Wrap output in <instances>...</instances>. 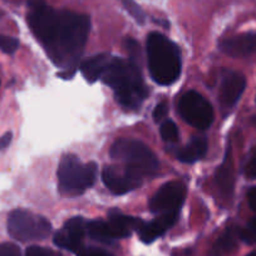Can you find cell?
<instances>
[{"instance_id": "1", "label": "cell", "mask_w": 256, "mask_h": 256, "mask_svg": "<svg viewBox=\"0 0 256 256\" xmlns=\"http://www.w3.org/2000/svg\"><path fill=\"white\" fill-rule=\"evenodd\" d=\"M28 24L36 38L40 42L46 54L59 73L70 80L76 72L82 52L87 43L90 22L84 14L70 10H56L44 0H28Z\"/></svg>"}, {"instance_id": "2", "label": "cell", "mask_w": 256, "mask_h": 256, "mask_svg": "<svg viewBox=\"0 0 256 256\" xmlns=\"http://www.w3.org/2000/svg\"><path fill=\"white\" fill-rule=\"evenodd\" d=\"M102 78L103 82L114 90L116 98L123 107H140L147 97V88L141 72L132 60L110 59Z\"/></svg>"}, {"instance_id": "3", "label": "cell", "mask_w": 256, "mask_h": 256, "mask_svg": "<svg viewBox=\"0 0 256 256\" xmlns=\"http://www.w3.org/2000/svg\"><path fill=\"white\" fill-rule=\"evenodd\" d=\"M148 70L152 80L161 86H170L181 74V54L174 43L161 33H151L147 38Z\"/></svg>"}, {"instance_id": "4", "label": "cell", "mask_w": 256, "mask_h": 256, "mask_svg": "<svg viewBox=\"0 0 256 256\" xmlns=\"http://www.w3.org/2000/svg\"><path fill=\"white\" fill-rule=\"evenodd\" d=\"M98 167L94 162L83 164L74 154H64L58 168L59 190L67 196H78L93 186Z\"/></svg>"}, {"instance_id": "5", "label": "cell", "mask_w": 256, "mask_h": 256, "mask_svg": "<svg viewBox=\"0 0 256 256\" xmlns=\"http://www.w3.org/2000/svg\"><path fill=\"white\" fill-rule=\"evenodd\" d=\"M110 157L124 166L136 170L144 176L156 174L158 161L148 146L137 140L120 138L110 147Z\"/></svg>"}, {"instance_id": "6", "label": "cell", "mask_w": 256, "mask_h": 256, "mask_svg": "<svg viewBox=\"0 0 256 256\" xmlns=\"http://www.w3.org/2000/svg\"><path fill=\"white\" fill-rule=\"evenodd\" d=\"M8 231L18 241H39L50 235L52 225L43 216L26 210H14L8 218Z\"/></svg>"}, {"instance_id": "7", "label": "cell", "mask_w": 256, "mask_h": 256, "mask_svg": "<svg viewBox=\"0 0 256 256\" xmlns=\"http://www.w3.org/2000/svg\"><path fill=\"white\" fill-rule=\"evenodd\" d=\"M181 117L192 127L206 130L214 120V110L208 100L196 90L184 93L178 103Z\"/></svg>"}, {"instance_id": "8", "label": "cell", "mask_w": 256, "mask_h": 256, "mask_svg": "<svg viewBox=\"0 0 256 256\" xmlns=\"http://www.w3.org/2000/svg\"><path fill=\"white\" fill-rule=\"evenodd\" d=\"M186 198V187L181 182L172 181L164 184L154 195L150 201V210L157 215L176 214L178 215L180 208Z\"/></svg>"}, {"instance_id": "9", "label": "cell", "mask_w": 256, "mask_h": 256, "mask_svg": "<svg viewBox=\"0 0 256 256\" xmlns=\"http://www.w3.org/2000/svg\"><path fill=\"white\" fill-rule=\"evenodd\" d=\"M144 174L128 166H106L102 172V180L114 195H124L127 192L141 186Z\"/></svg>"}, {"instance_id": "10", "label": "cell", "mask_w": 256, "mask_h": 256, "mask_svg": "<svg viewBox=\"0 0 256 256\" xmlns=\"http://www.w3.org/2000/svg\"><path fill=\"white\" fill-rule=\"evenodd\" d=\"M87 232V222L83 218L76 216L64 224L60 231L54 235V244L62 248L78 254L83 248V238Z\"/></svg>"}, {"instance_id": "11", "label": "cell", "mask_w": 256, "mask_h": 256, "mask_svg": "<svg viewBox=\"0 0 256 256\" xmlns=\"http://www.w3.org/2000/svg\"><path fill=\"white\" fill-rule=\"evenodd\" d=\"M246 87V80L240 73L231 72L225 76L220 87V103L224 110H230L240 100Z\"/></svg>"}, {"instance_id": "12", "label": "cell", "mask_w": 256, "mask_h": 256, "mask_svg": "<svg viewBox=\"0 0 256 256\" xmlns=\"http://www.w3.org/2000/svg\"><path fill=\"white\" fill-rule=\"evenodd\" d=\"M220 48L224 53L235 58L248 56L256 52V32L238 34L221 42Z\"/></svg>"}, {"instance_id": "13", "label": "cell", "mask_w": 256, "mask_h": 256, "mask_svg": "<svg viewBox=\"0 0 256 256\" xmlns=\"http://www.w3.org/2000/svg\"><path fill=\"white\" fill-rule=\"evenodd\" d=\"M107 224L113 238L117 240V238L131 236L134 231L138 230L142 224V220L141 218H132V216L123 215L120 211L113 210L110 212Z\"/></svg>"}, {"instance_id": "14", "label": "cell", "mask_w": 256, "mask_h": 256, "mask_svg": "<svg viewBox=\"0 0 256 256\" xmlns=\"http://www.w3.org/2000/svg\"><path fill=\"white\" fill-rule=\"evenodd\" d=\"M177 216L178 215H176V214H166V215H158V218L151 222L142 221L137 232L140 234V238L144 242H152L174 226V224L177 220Z\"/></svg>"}, {"instance_id": "15", "label": "cell", "mask_w": 256, "mask_h": 256, "mask_svg": "<svg viewBox=\"0 0 256 256\" xmlns=\"http://www.w3.org/2000/svg\"><path fill=\"white\" fill-rule=\"evenodd\" d=\"M110 60V56L103 53L92 56V58L83 62L82 66H80V72H82L86 80L90 83H94L96 80L102 78L106 70H107Z\"/></svg>"}, {"instance_id": "16", "label": "cell", "mask_w": 256, "mask_h": 256, "mask_svg": "<svg viewBox=\"0 0 256 256\" xmlns=\"http://www.w3.org/2000/svg\"><path fill=\"white\" fill-rule=\"evenodd\" d=\"M216 182H218L221 194L225 198H230L232 196L234 191V164L230 148L226 152L225 161L218 167V172H216Z\"/></svg>"}, {"instance_id": "17", "label": "cell", "mask_w": 256, "mask_h": 256, "mask_svg": "<svg viewBox=\"0 0 256 256\" xmlns=\"http://www.w3.org/2000/svg\"><path fill=\"white\" fill-rule=\"evenodd\" d=\"M208 152V141L204 137H194L184 148L178 152L177 157L181 162L192 164L202 158Z\"/></svg>"}, {"instance_id": "18", "label": "cell", "mask_w": 256, "mask_h": 256, "mask_svg": "<svg viewBox=\"0 0 256 256\" xmlns=\"http://www.w3.org/2000/svg\"><path fill=\"white\" fill-rule=\"evenodd\" d=\"M87 232L93 240L100 241V242L110 244L114 240L106 221L94 220L87 222Z\"/></svg>"}, {"instance_id": "19", "label": "cell", "mask_w": 256, "mask_h": 256, "mask_svg": "<svg viewBox=\"0 0 256 256\" xmlns=\"http://www.w3.org/2000/svg\"><path fill=\"white\" fill-rule=\"evenodd\" d=\"M240 232L236 231L234 228H230L220 238H218V244H216V248L220 251H228L235 248L236 240H238Z\"/></svg>"}, {"instance_id": "20", "label": "cell", "mask_w": 256, "mask_h": 256, "mask_svg": "<svg viewBox=\"0 0 256 256\" xmlns=\"http://www.w3.org/2000/svg\"><path fill=\"white\" fill-rule=\"evenodd\" d=\"M122 4L126 10L130 13V16L140 24H144L146 20V14L142 10L141 6L134 2V0H122Z\"/></svg>"}, {"instance_id": "21", "label": "cell", "mask_w": 256, "mask_h": 256, "mask_svg": "<svg viewBox=\"0 0 256 256\" xmlns=\"http://www.w3.org/2000/svg\"><path fill=\"white\" fill-rule=\"evenodd\" d=\"M161 137L166 142H177L178 140V130H177L176 123L172 120H166L161 126Z\"/></svg>"}, {"instance_id": "22", "label": "cell", "mask_w": 256, "mask_h": 256, "mask_svg": "<svg viewBox=\"0 0 256 256\" xmlns=\"http://www.w3.org/2000/svg\"><path fill=\"white\" fill-rule=\"evenodd\" d=\"M19 40L13 36H0V49L6 54H13L18 49Z\"/></svg>"}, {"instance_id": "23", "label": "cell", "mask_w": 256, "mask_h": 256, "mask_svg": "<svg viewBox=\"0 0 256 256\" xmlns=\"http://www.w3.org/2000/svg\"><path fill=\"white\" fill-rule=\"evenodd\" d=\"M240 236L246 242H256V218L250 221L245 230L241 231Z\"/></svg>"}, {"instance_id": "24", "label": "cell", "mask_w": 256, "mask_h": 256, "mask_svg": "<svg viewBox=\"0 0 256 256\" xmlns=\"http://www.w3.org/2000/svg\"><path fill=\"white\" fill-rule=\"evenodd\" d=\"M26 256H60L56 251L50 250V248H40V246H30L26 248Z\"/></svg>"}, {"instance_id": "25", "label": "cell", "mask_w": 256, "mask_h": 256, "mask_svg": "<svg viewBox=\"0 0 256 256\" xmlns=\"http://www.w3.org/2000/svg\"><path fill=\"white\" fill-rule=\"evenodd\" d=\"M0 256H22V254L16 245L4 242L0 244Z\"/></svg>"}, {"instance_id": "26", "label": "cell", "mask_w": 256, "mask_h": 256, "mask_svg": "<svg viewBox=\"0 0 256 256\" xmlns=\"http://www.w3.org/2000/svg\"><path fill=\"white\" fill-rule=\"evenodd\" d=\"M245 174L248 178H256V147L252 150L248 158V164H246Z\"/></svg>"}, {"instance_id": "27", "label": "cell", "mask_w": 256, "mask_h": 256, "mask_svg": "<svg viewBox=\"0 0 256 256\" xmlns=\"http://www.w3.org/2000/svg\"><path fill=\"white\" fill-rule=\"evenodd\" d=\"M167 113H168V104L166 102H161L154 107V114L152 116H154V120L156 122H160V120L166 117Z\"/></svg>"}, {"instance_id": "28", "label": "cell", "mask_w": 256, "mask_h": 256, "mask_svg": "<svg viewBox=\"0 0 256 256\" xmlns=\"http://www.w3.org/2000/svg\"><path fill=\"white\" fill-rule=\"evenodd\" d=\"M78 256H113L112 254H110L108 251L102 250V248H83L80 250V252L78 254Z\"/></svg>"}, {"instance_id": "29", "label": "cell", "mask_w": 256, "mask_h": 256, "mask_svg": "<svg viewBox=\"0 0 256 256\" xmlns=\"http://www.w3.org/2000/svg\"><path fill=\"white\" fill-rule=\"evenodd\" d=\"M248 200L250 208H252L254 211H256V187H254V188H251L250 191H248Z\"/></svg>"}, {"instance_id": "30", "label": "cell", "mask_w": 256, "mask_h": 256, "mask_svg": "<svg viewBox=\"0 0 256 256\" xmlns=\"http://www.w3.org/2000/svg\"><path fill=\"white\" fill-rule=\"evenodd\" d=\"M12 141V134H4L3 137H0V150L6 148V147L9 146Z\"/></svg>"}, {"instance_id": "31", "label": "cell", "mask_w": 256, "mask_h": 256, "mask_svg": "<svg viewBox=\"0 0 256 256\" xmlns=\"http://www.w3.org/2000/svg\"><path fill=\"white\" fill-rule=\"evenodd\" d=\"M248 256H256V252H251L250 255H248Z\"/></svg>"}]
</instances>
